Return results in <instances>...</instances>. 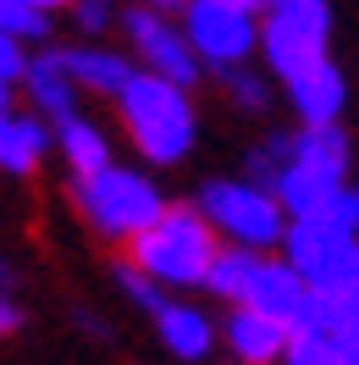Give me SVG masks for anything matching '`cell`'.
Segmentation results:
<instances>
[{
  "mask_svg": "<svg viewBox=\"0 0 359 365\" xmlns=\"http://www.w3.org/2000/svg\"><path fill=\"white\" fill-rule=\"evenodd\" d=\"M0 282H11V266H6V260H0Z\"/></svg>",
  "mask_w": 359,
  "mask_h": 365,
  "instance_id": "35",
  "label": "cell"
},
{
  "mask_svg": "<svg viewBox=\"0 0 359 365\" xmlns=\"http://www.w3.org/2000/svg\"><path fill=\"white\" fill-rule=\"evenodd\" d=\"M276 365H343V354H337V338L293 327V332H288V349H282V360H276Z\"/></svg>",
  "mask_w": 359,
  "mask_h": 365,
  "instance_id": "23",
  "label": "cell"
},
{
  "mask_svg": "<svg viewBox=\"0 0 359 365\" xmlns=\"http://www.w3.org/2000/svg\"><path fill=\"white\" fill-rule=\"evenodd\" d=\"M216 255H222V232H216V222L199 210V200H194V205H166L155 222L128 244V260H138V266L155 277V282H166L172 294L204 288Z\"/></svg>",
  "mask_w": 359,
  "mask_h": 365,
  "instance_id": "2",
  "label": "cell"
},
{
  "mask_svg": "<svg viewBox=\"0 0 359 365\" xmlns=\"http://www.w3.org/2000/svg\"><path fill=\"white\" fill-rule=\"evenodd\" d=\"M199 210L216 222L222 244H244V250H282L288 232V210L276 200V188L254 178H216L199 188Z\"/></svg>",
  "mask_w": 359,
  "mask_h": 365,
  "instance_id": "4",
  "label": "cell"
},
{
  "mask_svg": "<svg viewBox=\"0 0 359 365\" xmlns=\"http://www.w3.org/2000/svg\"><path fill=\"white\" fill-rule=\"evenodd\" d=\"M254 255L260 250H244V244H222V255L210 260V277H204V294H216L222 304H238L249 282V266H254Z\"/></svg>",
  "mask_w": 359,
  "mask_h": 365,
  "instance_id": "20",
  "label": "cell"
},
{
  "mask_svg": "<svg viewBox=\"0 0 359 365\" xmlns=\"http://www.w3.org/2000/svg\"><path fill=\"white\" fill-rule=\"evenodd\" d=\"M260 56H266V67L288 83V78H298L304 67H315V61L326 56V34H310V28L266 11V23H260Z\"/></svg>",
  "mask_w": 359,
  "mask_h": 365,
  "instance_id": "14",
  "label": "cell"
},
{
  "mask_svg": "<svg viewBox=\"0 0 359 365\" xmlns=\"http://www.w3.org/2000/svg\"><path fill=\"white\" fill-rule=\"evenodd\" d=\"M326 216H332V222H343L348 232H359V188H354V182H343V188H337V200H332V210H326Z\"/></svg>",
  "mask_w": 359,
  "mask_h": 365,
  "instance_id": "29",
  "label": "cell"
},
{
  "mask_svg": "<svg viewBox=\"0 0 359 365\" xmlns=\"http://www.w3.org/2000/svg\"><path fill=\"white\" fill-rule=\"evenodd\" d=\"M23 327V304L11 299V282H0V338H11Z\"/></svg>",
  "mask_w": 359,
  "mask_h": 365,
  "instance_id": "30",
  "label": "cell"
},
{
  "mask_svg": "<svg viewBox=\"0 0 359 365\" xmlns=\"http://www.w3.org/2000/svg\"><path fill=\"white\" fill-rule=\"evenodd\" d=\"M50 17H56V11L33 6V0H0V28L17 34L23 45H45L50 39Z\"/></svg>",
  "mask_w": 359,
  "mask_h": 365,
  "instance_id": "21",
  "label": "cell"
},
{
  "mask_svg": "<svg viewBox=\"0 0 359 365\" xmlns=\"http://www.w3.org/2000/svg\"><path fill=\"white\" fill-rule=\"evenodd\" d=\"M288 321L266 316V310H254V304H232V316L222 321V343L232 360H249V365H276L282 360V349H288Z\"/></svg>",
  "mask_w": 359,
  "mask_h": 365,
  "instance_id": "9",
  "label": "cell"
},
{
  "mask_svg": "<svg viewBox=\"0 0 359 365\" xmlns=\"http://www.w3.org/2000/svg\"><path fill=\"white\" fill-rule=\"evenodd\" d=\"M144 6H160V11H182V0H144Z\"/></svg>",
  "mask_w": 359,
  "mask_h": 365,
  "instance_id": "33",
  "label": "cell"
},
{
  "mask_svg": "<svg viewBox=\"0 0 359 365\" xmlns=\"http://www.w3.org/2000/svg\"><path fill=\"white\" fill-rule=\"evenodd\" d=\"M122 34H128V45H133V61L144 72H160V78H177V83H199L204 61L194 56L188 45V34L172 11H160V6H133V11H122Z\"/></svg>",
  "mask_w": 359,
  "mask_h": 365,
  "instance_id": "6",
  "label": "cell"
},
{
  "mask_svg": "<svg viewBox=\"0 0 359 365\" xmlns=\"http://www.w3.org/2000/svg\"><path fill=\"white\" fill-rule=\"evenodd\" d=\"M348 133L337 122H298L293 133V160L310 166V172H326V178H348Z\"/></svg>",
  "mask_w": 359,
  "mask_h": 365,
  "instance_id": "17",
  "label": "cell"
},
{
  "mask_svg": "<svg viewBox=\"0 0 359 365\" xmlns=\"http://www.w3.org/2000/svg\"><path fill=\"white\" fill-rule=\"evenodd\" d=\"M354 244H359V232H348L332 216H288V232H282V255L310 288H326Z\"/></svg>",
  "mask_w": 359,
  "mask_h": 365,
  "instance_id": "7",
  "label": "cell"
},
{
  "mask_svg": "<svg viewBox=\"0 0 359 365\" xmlns=\"http://www.w3.org/2000/svg\"><path fill=\"white\" fill-rule=\"evenodd\" d=\"M222 365H249V360H222Z\"/></svg>",
  "mask_w": 359,
  "mask_h": 365,
  "instance_id": "36",
  "label": "cell"
},
{
  "mask_svg": "<svg viewBox=\"0 0 359 365\" xmlns=\"http://www.w3.org/2000/svg\"><path fill=\"white\" fill-rule=\"evenodd\" d=\"M326 288H337L343 299H354V304H359V244L343 255V266L332 272V282H326Z\"/></svg>",
  "mask_w": 359,
  "mask_h": 365,
  "instance_id": "28",
  "label": "cell"
},
{
  "mask_svg": "<svg viewBox=\"0 0 359 365\" xmlns=\"http://www.w3.org/2000/svg\"><path fill=\"white\" fill-rule=\"evenodd\" d=\"M23 94H28V106L39 116H50V122H61V116L78 111V78H72L67 67H61V56L56 50H45V56H33L23 72Z\"/></svg>",
  "mask_w": 359,
  "mask_h": 365,
  "instance_id": "15",
  "label": "cell"
},
{
  "mask_svg": "<svg viewBox=\"0 0 359 365\" xmlns=\"http://www.w3.org/2000/svg\"><path fill=\"white\" fill-rule=\"evenodd\" d=\"M359 316L354 299H343L337 288H310L304 294V304H298V321L293 327H304V332H326V338H337L348 321Z\"/></svg>",
  "mask_w": 359,
  "mask_h": 365,
  "instance_id": "19",
  "label": "cell"
},
{
  "mask_svg": "<svg viewBox=\"0 0 359 365\" xmlns=\"http://www.w3.org/2000/svg\"><path fill=\"white\" fill-rule=\"evenodd\" d=\"M11 100H17V83H11V78H6V72H0V111H6V106H11Z\"/></svg>",
  "mask_w": 359,
  "mask_h": 365,
  "instance_id": "32",
  "label": "cell"
},
{
  "mask_svg": "<svg viewBox=\"0 0 359 365\" xmlns=\"http://www.w3.org/2000/svg\"><path fill=\"white\" fill-rule=\"evenodd\" d=\"M56 155L67 160L72 178H89L100 166H111V138H105V128H100L94 116L72 111V116L56 122Z\"/></svg>",
  "mask_w": 359,
  "mask_h": 365,
  "instance_id": "16",
  "label": "cell"
},
{
  "mask_svg": "<svg viewBox=\"0 0 359 365\" xmlns=\"http://www.w3.org/2000/svg\"><path fill=\"white\" fill-rule=\"evenodd\" d=\"M222 89L232 94V106L238 111H266V78L260 72H249V61H238V67H222Z\"/></svg>",
  "mask_w": 359,
  "mask_h": 365,
  "instance_id": "24",
  "label": "cell"
},
{
  "mask_svg": "<svg viewBox=\"0 0 359 365\" xmlns=\"http://www.w3.org/2000/svg\"><path fill=\"white\" fill-rule=\"evenodd\" d=\"M155 338L172 360L199 365V360H210V349H216V321L204 316L199 304H188V299H166L155 310Z\"/></svg>",
  "mask_w": 359,
  "mask_h": 365,
  "instance_id": "12",
  "label": "cell"
},
{
  "mask_svg": "<svg viewBox=\"0 0 359 365\" xmlns=\"http://www.w3.org/2000/svg\"><path fill=\"white\" fill-rule=\"evenodd\" d=\"M56 150V122L39 111H0V172L11 178H33L39 160Z\"/></svg>",
  "mask_w": 359,
  "mask_h": 365,
  "instance_id": "10",
  "label": "cell"
},
{
  "mask_svg": "<svg viewBox=\"0 0 359 365\" xmlns=\"http://www.w3.org/2000/svg\"><path fill=\"white\" fill-rule=\"evenodd\" d=\"M260 11L288 17V23L310 28V34H332V6L326 0H260Z\"/></svg>",
  "mask_w": 359,
  "mask_h": 365,
  "instance_id": "25",
  "label": "cell"
},
{
  "mask_svg": "<svg viewBox=\"0 0 359 365\" xmlns=\"http://www.w3.org/2000/svg\"><path fill=\"white\" fill-rule=\"evenodd\" d=\"M337 354H343V365H359V316L337 332Z\"/></svg>",
  "mask_w": 359,
  "mask_h": 365,
  "instance_id": "31",
  "label": "cell"
},
{
  "mask_svg": "<svg viewBox=\"0 0 359 365\" xmlns=\"http://www.w3.org/2000/svg\"><path fill=\"white\" fill-rule=\"evenodd\" d=\"M56 56H61V67L78 78V89H83V94H105V100H116L122 83L138 72V61L128 56V50H105V45H94V39L56 45Z\"/></svg>",
  "mask_w": 359,
  "mask_h": 365,
  "instance_id": "11",
  "label": "cell"
},
{
  "mask_svg": "<svg viewBox=\"0 0 359 365\" xmlns=\"http://www.w3.org/2000/svg\"><path fill=\"white\" fill-rule=\"evenodd\" d=\"M177 23L194 56L204 61V72L260 56V0H182Z\"/></svg>",
  "mask_w": 359,
  "mask_h": 365,
  "instance_id": "5",
  "label": "cell"
},
{
  "mask_svg": "<svg viewBox=\"0 0 359 365\" xmlns=\"http://www.w3.org/2000/svg\"><path fill=\"white\" fill-rule=\"evenodd\" d=\"M33 6H45V11H61V6H72V0H33Z\"/></svg>",
  "mask_w": 359,
  "mask_h": 365,
  "instance_id": "34",
  "label": "cell"
},
{
  "mask_svg": "<svg viewBox=\"0 0 359 365\" xmlns=\"http://www.w3.org/2000/svg\"><path fill=\"white\" fill-rule=\"evenodd\" d=\"M288 106L298 122H337L348 106V78L337 72L332 56H321L315 67H304L298 78H288Z\"/></svg>",
  "mask_w": 359,
  "mask_h": 365,
  "instance_id": "13",
  "label": "cell"
},
{
  "mask_svg": "<svg viewBox=\"0 0 359 365\" xmlns=\"http://www.w3.org/2000/svg\"><path fill=\"white\" fill-rule=\"evenodd\" d=\"M72 205H78V216L89 222L94 238L128 250L138 232L166 210V194H160V182L150 178V172L116 166L111 160V166H100L89 178H72Z\"/></svg>",
  "mask_w": 359,
  "mask_h": 365,
  "instance_id": "3",
  "label": "cell"
},
{
  "mask_svg": "<svg viewBox=\"0 0 359 365\" xmlns=\"http://www.w3.org/2000/svg\"><path fill=\"white\" fill-rule=\"evenodd\" d=\"M116 116H122V133L133 138V150L150 166H177V160L194 155L199 116H194L188 83H177V78L138 67L116 94Z\"/></svg>",
  "mask_w": 359,
  "mask_h": 365,
  "instance_id": "1",
  "label": "cell"
},
{
  "mask_svg": "<svg viewBox=\"0 0 359 365\" xmlns=\"http://www.w3.org/2000/svg\"><path fill=\"white\" fill-rule=\"evenodd\" d=\"M116 288H122V294L133 299V304L144 310V316H155L160 304L172 299V288H166V282H155V277L144 272L138 260H116Z\"/></svg>",
  "mask_w": 359,
  "mask_h": 365,
  "instance_id": "22",
  "label": "cell"
},
{
  "mask_svg": "<svg viewBox=\"0 0 359 365\" xmlns=\"http://www.w3.org/2000/svg\"><path fill=\"white\" fill-rule=\"evenodd\" d=\"M337 188H343V178H326V172H310V166L288 160L282 178H276V200H282L288 216H326Z\"/></svg>",
  "mask_w": 359,
  "mask_h": 365,
  "instance_id": "18",
  "label": "cell"
},
{
  "mask_svg": "<svg viewBox=\"0 0 359 365\" xmlns=\"http://www.w3.org/2000/svg\"><path fill=\"white\" fill-rule=\"evenodd\" d=\"M304 294H310V282L288 266V255L260 250V255H254V266H249V282H244V294H238V304H254V310H266V316H276V321H288V327H293Z\"/></svg>",
  "mask_w": 359,
  "mask_h": 365,
  "instance_id": "8",
  "label": "cell"
},
{
  "mask_svg": "<svg viewBox=\"0 0 359 365\" xmlns=\"http://www.w3.org/2000/svg\"><path fill=\"white\" fill-rule=\"evenodd\" d=\"M72 23H78L83 39H100L122 23V11H116V0H72Z\"/></svg>",
  "mask_w": 359,
  "mask_h": 365,
  "instance_id": "26",
  "label": "cell"
},
{
  "mask_svg": "<svg viewBox=\"0 0 359 365\" xmlns=\"http://www.w3.org/2000/svg\"><path fill=\"white\" fill-rule=\"evenodd\" d=\"M28 61H33V56H28V45L17 39V34H6V28H0V72H6L11 83H23Z\"/></svg>",
  "mask_w": 359,
  "mask_h": 365,
  "instance_id": "27",
  "label": "cell"
}]
</instances>
